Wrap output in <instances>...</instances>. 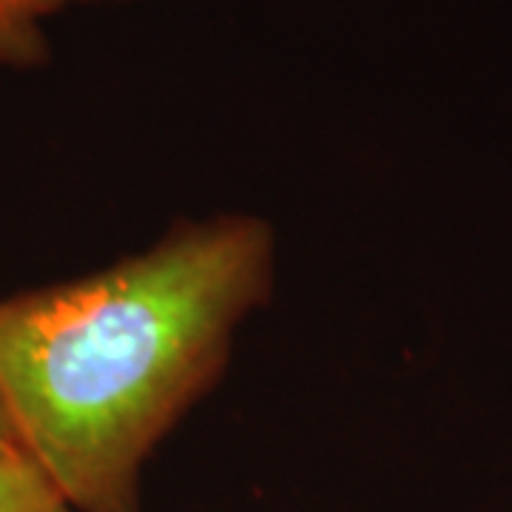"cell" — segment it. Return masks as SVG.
Instances as JSON below:
<instances>
[{"mask_svg": "<svg viewBox=\"0 0 512 512\" xmlns=\"http://www.w3.org/2000/svg\"><path fill=\"white\" fill-rule=\"evenodd\" d=\"M0 512H74L26 453L0 456Z\"/></svg>", "mask_w": 512, "mask_h": 512, "instance_id": "obj_3", "label": "cell"}, {"mask_svg": "<svg viewBox=\"0 0 512 512\" xmlns=\"http://www.w3.org/2000/svg\"><path fill=\"white\" fill-rule=\"evenodd\" d=\"M97 3H128V0H0V66L6 69H37L49 60L46 23L72 9Z\"/></svg>", "mask_w": 512, "mask_h": 512, "instance_id": "obj_2", "label": "cell"}, {"mask_svg": "<svg viewBox=\"0 0 512 512\" xmlns=\"http://www.w3.org/2000/svg\"><path fill=\"white\" fill-rule=\"evenodd\" d=\"M6 453H23V450H20L18 439H15V430L9 424L3 404H0V456H6Z\"/></svg>", "mask_w": 512, "mask_h": 512, "instance_id": "obj_4", "label": "cell"}, {"mask_svg": "<svg viewBox=\"0 0 512 512\" xmlns=\"http://www.w3.org/2000/svg\"><path fill=\"white\" fill-rule=\"evenodd\" d=\"M274 262L268 222L220 214L0 299V404L74 512H137L143 464L217 384Z\"/></svg>", "mask_w": 512, "mask_h": 512, "instance_id": "obj_1", "label": "cell"}]
</instances>
